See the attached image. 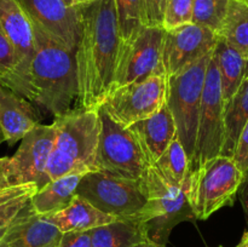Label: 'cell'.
Returning <instances> with one entry per match:
<instances>
[{
	"mask_svg": "<svg viewBox=\"0 0 248 247\" xmlns=\"http://www.w3.org/2000/svg\"><path fill=\"white\" fill-rule=\"evenodd\" d=\"M82 33L75 51L80 108L98 109L113 86L120 47L115 0L78 5Z\"/></svg>",
	"mask_w": 248,
	"mask_h": 247,
	"instance_id": "1",
	"label": "cell"
},
{
	"mask_svg": "<svg viewBox=\"0 0 248 247\" xmlns=\"http://www.w3.org/2000/svg\"><path fill=\"white\" fill-rule=\"evenodd\" d=\"M33 29L35 52L14 92L58 118L79 98L75 53L35 24Z\"/></svg>",
	"mask_w": 248,
	"mask_h": 247,
	"instance_id": "2",
	"label": "cell"
},
{
	"mask_svg": "<svg viewBox=\"0 0 248 247\" xmlns=\"http://www.w3.org/2000/svg\"><path fill=\"white\" fill-rule=\"evenodd\" d=\"M53 124L56 137L47 165L48 179L96 171L101 131L98 109L79 107L56 118Z\"/></svg>",
	"mask_w": 248,
	"mask_h": 247,
	"instance_id": "3",
	"label": "cell"
},
{
	"mask_svg": "<svg viewBox=\"0 0 248 247\" xmlns=\"http://www.w3.org/2000/svg\"><path fill=\"white\" fill-rule=\"evenodd\" d=\"M147 203L136 217L145 225L153 244L166 247L171 232L182 222L196 219L184 188L172 185L153 165L140 178Z\"/></svg>",
	"mask_w": 248,
	"mask_h": 247,
	"instance_id": "4",
	"label": "cell"
},
{
	"mask_svg": "<svg viewBox=\"0 0 248 247\" xmlns=\"http://www.w3.org/2000/svg\"><path fill=\"white\" fill-rule=\"evenodd\" d=\"M244 178L245 173L234 159L223 155L188 173L183 188L196 219H207L222 207L232 205Z\"/></svg>",
	"mask_w": 248,
	"mask_h": 247,
	"instance_id": "5",
	"label": "cell"
},
{
	"mask_svg": "<svg viewBox=\"0 0 248 247\" xmlns=\"http://www.w3.org/2000/svg\"><path fill=\"white\" fill-rule=\"evenodd\" d=\"M212 53L169 77L167 82L166 104L176 121L177 135L189 162L195 150L206 72Z\"/></svg>",
	"mask_w": 248,
	"mask_h": 247,
	"instance_id": "6",
	"label": "cell"
},
{
	"mask_svg": "<svg viewBox=\"0 0 248 247\" xmlns=\"http://www.w3.org/2000/svg\"><path fill=\"white\" fill-rule=\"evenodd\" d=\"M77 195L116 218L135 217L147 203L140 179L125 178L103 171L85 174L77 189Z\"/></svg>",
	"mask_w": 248,
	"mask_h": 247,
	"instance_id": "7",
	"label": "cell"
},
{
	"mask_svg": "<svg viewBox=\"0 0 248 247\" xmlns=\"http://www.w3.org/2000/svg\"><path fill=\"white\" fill-rule=\"evenodd\" d=\"M101 131L96 155V171L130 179H140L149 166L137 138L127 127L98 108Z\"/></svg>",
	"mask_w": 248,
	"mask_h": 247,
	"instance_id": "8",
	"label": "cell"
},
{
	"mask_svg": "<svg viewBox=\"0 0 248 247\" xmlns=\"http://www.w3.org/2000/svg\"><path fill=\"white\" fill-rule=\"evenodd\" d=\"M224 109L219 70L212 53L206 72L195 150L189 162L188 173L222 155L224 142Z\"/></svg>",
	"mask_w": 248,
	"mask_h": 247,
	"instance_id": "9",
	"label": "cell"
},
{
	"mask_svg": "<svg viewBox=\"0 0 248 247\" xmlns=\"http://www.w3.org/2000/svg\"><path fill=\"white\" fill-rule=\"evenodd\" d=\"M169 77L159 73L145 80L114 89L107 94L101 108L124 127L154 115L166 104Z\"/></svg>",
	"mask_w": 248,
	"mask_h": 247,
	"instance_id": "10",
	"label": "cell"
},
{
	"mask_svg": "<svg viewBox=\"0 0 248 247\" xmlns=\"http://www.w3.org/2000/svg\"><path fill=\"white\" fill-rule=\"evenodd\" d=\"M164 36L162 27L143 26L130 39L120 41L111 90L165 73L161 63Z\"/></svg>",
	"mask_w": 248,
	"mask_h": 247,
	"instance_id": "11",
	"label": "cell"
},
{
	"mask_svg": "<svg viewBox=\"0 0 248 247\" xmlns=\"http://www.w3.org/2000/svg\"><path fill=\"white\" fill-rule=\"evenodd\" d=\"M56 137L55 124L41 125L24 136L18 149L10 160V184L34 183L43 188L50 182L47 165Z\"/></svg>",
	"mask_w": 248,
	"mask_h": 247,
	"instance_id": "12",
	"label": "cell"
},
{
	"mask_svg": "<svg viewBox=\"0 0 248 247\" xmlns=\"http://www.w3.org/2000/svg\"><path fill=\"white\" fill-rule=\"evenodd\" d=\"M216 31L195 23L165 31L161 63L167 77L177 74L191 63L211 55L218 43Z\"/></svg>",
	"mask_w": 248,
	"mask_h": 247,
	"instance_id": "13",
	"label": "cell"
},
{
	"mask_svg": "<svg viewBox=\"0 0 248 247\" xmlns=\"http://www.w3.org/2000/svg\"><path fill=\"white\" fill-rule=\"evenodd\" d=\"M33 24L75 53L82 33L78 5L63 0H17Z\"/></svg>",
	"mask_w": 248,
	"mask_h": 247,
	"instance_id": "14",
	"label": "cell"
},
{
	"mask_svg": "<svg viewBox=\"0 0 248 247\" xmlns=\"http://www.w3.org/2000/svg\"><path fill=\"white\" fill-rule=\"evenodd\" d=\"M0 26L11 41L16 55L14 72L1 80L11 91L18 87L35 52V36L28 15L17 0H0Z\"/></svg>",
	"mask_w": 248,
	"mask_h": 247,
	"instance_id": "15",
	"label": "cell"
},
{
	"mask_svg": "<svg viewBox=\"0 0 248 247\" xmlns=\"http://www.w3.org/2000/svg\"><path fill=\"white\" fill-rule=\"evenodd\" d=\"M62 235L56 225L34 212L29 201L0 240V247H58Z\"/></svg>",
	"mask_w": 248,
	"mask_h": 247,
	"instance_id": "16",
	"label": "cell"
},
{
	"mask_svg": "<svg viewBox=\"0 0 248 247\" xmlns=\"http://www.w3.org/2000/svg\"><path fill=\"white\" fill-rule=\"evenodd\" d=\"M127 128L137 138L148 165H154L177 136L176 121L167 104Z\"/></svg>",
	"mask_w": 248,
	"mask_h": 247,
	"instance_id": "17",
	"label": "cell"
},
{
	"mask_svg": "<svg viewBox=\"0 0 248 247\" xmlns=\"http://www.w3.org/2000/svg\"><path fill=\"white\" fill-rule=\"evenodd\" d=\"M38 111L31 101L7 87L0 91V126L10 145L22 140L39 125Z\"/></svg>",
	"mask_w": 248,
	"mask_h": 247,
	"instance_id": "18",
	"label": "cell"
},
{
	"mask_svg": "<svg viewBox=\"0 0 248 247\" xmlns=\"http://www.w3.org/2000/svg\"><path fill=\"white\" fill-rule=\"evenodd\" d=\"M44 217L62 232L92 230L116 219V217L107 215L79 195H75L63 210L45 215Z\"/></svg>",
	"mask_w": 248,
	"mask_h": 247,
	"instance_id": "19",
	"label": "cell"
},
{
	"mask_svg": "<svg viewBox=\"0 0 248 247\" xmlns=\"http://www.w3.org/2000/svg\"><path fill=\"white\" fill-rule=\"evenodd\" d=\"M152 242L138 217L116 218L114 222L92 229L93 247H138Z\"/></svg>",
	"mask_w": 248,
	"mask_h": 247,
	"instance_id": "20",
	"label": "cell"
},
{
	"mask_svg": "<svg viewBox=\"0 0 248 247\" xmlns=\"http://www.w3.org/2000/svg\"><path fill=\"white\" fill-rule=\"evenodd\" d=\"M213 55L219 70L223 99L227 104L248 77V58L244 57L220 36Z\"/></svg>",
	"mask_w": 248,
	"mask_h": 247,
	"instance_id": "21",
	"label": "cell"
},
{
	"mask_svg": "<svg viewBox=\"0 0 248 247\" xmlns=\"http://www.w3.org/2000/svg\"><path fill=\"white\" fill-rule=\"evenodd\" d=\"M86 173H70L50 181L31 198V206L38 215L45 216L63 210L77 195V189Z\"/></svg>",
	"mask_w": 248,
	"mask_h": 247,
	"instance_id": "22",
	"label": "cell"
},
{
	"mask_svg": "<svg viewBox=\"0 0 248 247\" xmlns=\"http://www.w3.org/2000/svg\"><path fill=\"white\" fill-rule=\"evenodd\" d=\"M248 121V77L236 93L225 104L224 109V142L222 155L232 157L237 140Z\"/></svg>",
	"mask_w": 248,
	"mask_h": 247,
	"instance_id": "23",
	"label": "cell"
},
{
	"mask_svg": "<svg viewBox=\"0 0 248 247\" xmlns=\"http://www.w3.org/2000/svg\"><path fill=\"white\" fill-rule=\"evenodd\" d=\"M218 35L248 58V1L230 0Z\"/></svg>",
	"mask_w": 248,
	"mask_h": 247,
	"instance_id": "24",
	"label": "cell"
},
{
	"mask_svg": "<svg viewBox=\"0 0 248 247\" xmlns=\"http://www.w3.org/2000/svg\"><path fill=\"white\" fill-rule=\"evenodd\" d=\"M153 166L169 183L183 188L189 172V156L178 135Z\"/></svg>",
	"mask_w": 248,
	"mask_h": 247,
	"instance_id": "25",
	"label": "cell"
},
{
	"mask_svg": "<svg viewBox=\"0 0 248 247\" xmlns=\"http://www.w3.org/2000/svg\"><path fill=\"white\" fill-rule=\"evenodd\" d=\"M230 0H194L193 23L219 34Z\"/></svg>",
	"mask_w": 248,
	"mask_h": 247,
	"instance_id": "26",
	"label": "cell"
},
{
	"mask_svg": "<svg viewBox=\"0 0 248 247\" xmlns=\"http://www.w3.org/2000/svg\"><path fill=\"white\" fill-rule=\"evenodd\" d=\"M121 40L130 39L143 27L142 0H115Z\"/></svg>",
	"mask_w": 248,
	"mask_h": 247,
	"instance_id": "27",
	"label": "cell"
},
{
	"mask_svg": "<svg viewBox=\"0 0 248 247\" xmlns=\"http://www.w3.org/2000/svg\"><path fill=\"white\" fill-rule=\"evenodd\" d=\"M193 4L194 0H166L162 28L171 31L193 23Z\"/></svg>",
	"mask_w": 248,
	"mask_h": 247,
	"instance_id": "28",
	"label": "cell"
},
{
	"mask_svg": "<svg viewBox=\"0 0 248 247\" xmlns=\"http://www.w3.org/2000/svg\"><path fill=\"white\" fill-rule=\"evenodd\" d=\"M31 196L33 195L21 196V198L12 200L11 202L0 207V240L4 237V235L6 234V232L10 229L12 223L18 217L19 213L26 208V206L31 201Z\"/></svg>",
	"mask_w": 248,
	"mask_h": 247,
	"instance_id": "29",
	"label": "cell"
},
{
	"mask_svg": "<svg viewBox=\"0 0 248 247\" xmlns=\"http://www.w3.org/2000/svg\"><path fill=\"white\" fill-rule=\"evenodd\" d=\"M16 67V55L11 41L0 26V79L11 74Z\"/></svg>",
	"mask_w": 248,
	"mask_h": 247,
	"instance_id": "30",
	"label": "cell"
},
{
	"mask_svg": "<svg viewBox=\"0 0 248 247\" xmlns=\"http://www.w3.org/2000/svg\"><path fill=\"white\" fill-rule=\"evenodd\" d=\"M143 24L149 27H162L166 0H142Z\"/></svg>",
	"mask_w": 248,
	"mask_h": 247,
	"instance_id": "31",
	"label": "cell"
},
{
	"mask_svg": "<svg viewBox=\"0 0 248 247\" xmlns=\"http://www.w3.org/2000/svg\"><path fill=\"white\" fill-rule=\"evenodd\" d=\"M38 185L34 183L19 184V185H9L0 188V207L6 203L11 202L12 200L26 195H34L38 191Z\"/></svg>",
	"mask_w": 248,
	"mask_h": 247,
	"instance_id": "32",
	"label": "cell"
},
{
	"mask_svg": "<svg viewBox=\"0 0 248 247\" xmlns=\"http://www.w3.org/2000/svg\"><path fill=\"white\" fill-rule=\"evenodd\" d=\"M58 247H93L92 230L63 232Z\"/></svg>",
	"mask_w": 248,
	"mask_h": 247,
	"instance_id": "33",
	"label": "cell"
},
{
	"mask_svg": "<svg viewBox=\"0 0 248 247\" xmlns=\"http://www.w3.org/2000/svg\"><path fill=\"white\" fill-rule=\"evenodd\" d=\"M235 164L237 165L240 170L244 173L248 172V121L246 126L242 130L240 135L239 140H237L236 149H235L234 155H232Z\"/></svg>",
	"mask_w": 248,
	"mask_h": 247,
	"instance_id": "34",
	"label": "cell"
},
{
	"mask_svg": "<svg viewBox=\"0 0 248 247\" xmlns=\"http://www.w3.org/2000/svg\"><path fill=\"white\" fill-rule=\"evenodd\" d=\"M10 160L11 157H0V188L11 185L10 184Z\"/></svg>",
	"mask_w": 248,
	"mask_h": 247,
	"instance_id": "35",
	"label": "cell"
},
{
	"mask_svg": "<svg viewBox=\"0 0 248 247\" xmlns=\"http://www.w3.org/2000/svg\"><path fill=\"white\" fill-rule=\"evenodd\" d=\"M239 191H240V199H241L242 207H244L245 216H246V220L248 225V172L247 173H245L244 182H242Z\"/></svg>",
	"mask_w": 248,
	"mask_h": 247,
	"instance_id": "36",
	"label": "cell"
},
{
	"mask_svg": "<svg viewBox=\"0 0 248 247\" xmlns=\"http://www.w3.org/2000/svg\"><path fill=\"white\" fill-rule=\"evenodd\" d=\"M237 246H239V247H248V229H247V232L244 234L241 241H240V244L237 245Z\"/></svg>",
	"mask_w": 248,
	"mask_h": 247,
	"instance_id": "37",
	"label": "cell"
},
{
	"mask_svg": "<svg viewBox=\"0 0 248 247\" xmlns=\"http://www.w3.org/2000/svg\"><path fill=\"white\" fill-rule=\"evenodd\" d=\"M73 5H80V4H86V2H91L93 0H72Z\"/></svg>",
	"mask_w": 248,
	"mask_h": 247,
	"instance_id": "38",
	"label": "cell"
},
{
	"mask_svg": "<svg viewBox=\"0 0 248 247\" xmlns=\"http://www.w3.org/2000/svg\"><path fill=\"white\" fill-rule=\"evenodd\" d=\"M138 247H161V246H157V245L153 244V242H145V244L140 245V246Z\"/></svg>",
	"mask_w": 248,
	"mask_h": 247,
	"instance_id": "39",
	"label": "cell"
},
{
	"mask_svg": "<svg viewBox=\"0 0 248 247\" xmlns=\"http://www.w3.org/2000/svg\"><path fill=\"white\" fill-rule=\"evenodd\" d=\"M5 138H4V133H2V130H1V126H0V143L4 142Z\"/></svg>",
	"mask_w": 248,
	"mask_h": 247,
	"instance_id": "40",
	"label": "cell"
},
{
	"mask_svg": "<svg viewBox=\"0 0 248 247\" xmlns=\"http://www.w3.org/2000/svg\"><path fill=\"white\" fill-rule=\"evenodd\" d=\"M63 1L67 2L68 5H73V1H72V0H63Z\"/></svg>",
	"mask_w": 248,
	"mask_h": 247,
	"instance_id": "41",
	"label": "cell"
},
{
	"mask_svg": "<svg viewBox=\"0 0 248 247\" xmlns=\"http://www.w3.org/2000/svg\"><path fill=\"white\" fill-rule=\"evenodd\" d=\"M2 87H4V86H2V84H1V80H0V91H1V89H2Z\"/></svg>",
	"mask_w": 248,
	"mask_h": 247,
	"instance_id": "42",
	"label": "cell"
},
{
	"mask_svg": "<svg viewBox=\"0 0 248 247\" xmlns=\"http://www.w3.org/2000/svg\"><path fill=\"white\" fill-rule=\"evenodd\" d=\"M236 247H239V246H236Z\"/></svg>",
	"mask_w": 248,
	"mask_h": 247,
	"instance_id": "43",
	"label": "cell"
},
{
	"mask_svg": "<svg viewBox=\"0 0 248 247\" xmlns=\"http://www.w3.org/2000/svg\"><path fill=\"white\" fill-rule=\"evenodd\" d=\"M247 1H248V0H247Z\"/></svg>",
	"mask_w": 248,
	"mask_h": 247,
	"instance_id": "44",
	"label": "cell"
}]
</instances>
